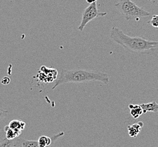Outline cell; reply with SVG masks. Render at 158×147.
<instances>
[{
  "label": "cell",
  "mask_w": 158,
  "mask_h": 147,
  "mask_svg": "<svg viewBox=\"0 0 158 147\" xmlns=\"http://www.w3.org/2000/svg\"><path fill=\"white\" fill-rule=\"evenodd\" d=\"M110 38L126 51L138 55H151L158 51V41L148 40L140 37H131L116 27L111 28Z\"/></svg>",
  "instance_id": "1"
},
{
  "label": "cell",
  "mask_w": 158,
  "mask_h": 147,
  "mask_svg": "<svg viewBox=\"0 0 158 147\" xmlns=\"http://www.w3.org/2000/svg\"><path fill=\"white\" fill-rule=\"evenodd\" d=\"M93 81H98L108 85L110 83V76L104 72L92 71L84 69L62 70L57 79L52 89L65 83H81Z\"/></svg>",
  "instance_id": "2"
},
{
  "label": "cell",
  "mask_w": 158,
  "mask_h": 147,
  "mask_svg": "<svg viewBox=\"0 0 158 147\" xmlns=\"http://www.w3.org/2000/svg\"><path fill=\"white\" fill-rule=\"evenodd\" d=\"M114 7L127 21L135 19L138 21L141 18L148 17L151 15L150 13L138 6L131 0H120L114 4Z\"/></svg>",
  "instance_id": "3"
},
{
  "label": "cell",
  "mask_w": 158,
  "mask_h": 147,
  "mask_svg": "<svg viewBox=\"0 0 158 147\" xmlns=\"http://www.w3.org/2000/svg\"><path fill=\"white\" fill-rule=\"evenodd\" d=\"M107 14L106 12H100L98 8L97 4L94 2L93 4H89L83 11L82 14V21L79 24L78 30L80 31H83L86 25L89 22L93 21L95 18L98 17H103Z\"/></svg>",
  "instance_id": "4"
},
{
  "label": "cell",
  "mask_w": 158,
  "mask_h": 147,
  "mask_svg": "<svg viewBox=\"0 0 158 147\" xmlns=\"http://www.w3.org/2000/svg\"><path fill=\"white\" fill-rule=\"evenodd\" d=\"M64 133L61 132L57 134L53 135V137H48L45 135H41L38 138V145L39 147H48L51 145L53 142L58 139L60 137L64 135Z\"/></svg>",
  "instance_id": "5"
},
{
  "label": "cell",
  "mask_w": 158,
  "mask_h": 147,
  "mask_svg": "<svg viewBox=\"0 0 158 147\" xmlns=\"http://www.w3.org/2000/svg\"><path fill=\"white\" fill-rule=\"evenodd\" d=\"M14 147H39V146L38 141L16 138L15 139Z\"/></svg>",
  "instance_id": "6"
},
{
  "label": "cell",
  "mask_w": 158,
  "mask_h": 147,
  "mask_svg": "<svg viewBox=\"0 0 158 147\" xmlns=\"http://www.w3.org/2000/svg\"><path fill=\"white\" fill-rule=\"evenodd\" d=\"M143 126V123L142 122H139L138 123L128 126L127 130L129 136L131 137H135L140 133Z\"/></svg>",
  "instance_id": "7"
},
{
  "label": "cell",
  "mask_w": 158,
  "mask_h": 147,
  "mask_svg": "<svg viewBox=\"0 0 158 147\" xmlns=\"http://www.w3.org/2000/svg\"><path fill=\"white\" fill-rule=\"evenodd\" d=\"M5 132V137L7 140H13L19 137L22 133V131L14 130L9 128L8 125L5 126L4 129Z\"/></svg>",
  "instance_id": "8"
},
{
  "label": "cell",
  "mask_w": 158,
  "mask_h": 147,
  "mask_svg": "<svg viewBox=\"0 0 158 147\" xmlns=\"http://www.w3.org/2000/svg\"><path fill=\"white\" fill-rule=\"evenodd\" d=\"M140 106L143 110V113L144 114L148 112L157 113L158 112V104L155 101L147 104H142Z\"/></svg>",
  "instance_id": "9"
},
{
  "label": "cell",
  "mask_w": 158,
  "mask_h": 147,
  "mask_svg": "<svg viewBox=\"0 0 158 147\" xmlns=\"http://www.w3.org/2000/svg\"><path fill=\"white\" fill-rule=\"evenodd\" d=\"M8 126L9 128L14 130L22 131L24 130L26 127V123L23 121L19 120H12L8 125Z\"/></svg>",
  "instance_id": "10"
},
{
  "label": "cell",
  "mask_w": 158,
  "mask_h": 147,
  "mask_svg": "<svg viewBox=\"0 0 158 147\" xmlns=\"http://www.w3.org/2000/svg\"><path fill=\"white\" fill-rule=\"evenodd\" d=\"M130 110L131 116L134 119H137L138 118H139L143 114V110L142 109L140 105H134L133 108Z\"/></svg>",
  "instance_id": "11"
},
{
  "label": "cell",
  "mask_w": 158,
  "mask_h": 147,
  "mask_svg": "<svg viewBox=\"0 0 158 147\" xmlns=\"http://www.w3.org/2000/svg\"><path fill=\"white\" fill-rule=\"evenodd\" d=\"M15 139L13 140H7L6 137L0 140V147H14Z\"/></svg>",
  "instance_id": "12"
},
{
  "label": "cell",
  "mask_w": 158,
  "mask_h": 147,
  "mask_svg": "<svg viewBox=\"0 0 158 147\" xmlns=\"http://www.w3.org/2000/svg\"><path fill=\"white\" fill-rule=\"evenodd\" d=\"M154 27H158V15H154L151 20L148 22Z\"/></svg>",
  "instance_id": "13"
},
{
  "label": "cell",
  "mask_w": 158,
  "mask_h": 147,
  "mask_svg": "<svg viewBox=\"0 0 158 147\" xmlns=\"http://www.w3.org/2000/svg\"><path fill=\"white\" fill-rule=\"evenodd\" d=\"M7 114H8V112L7 110L0 109V120L4 119V118H5L6 116H7Z\"/></svg>",
  "instance_id": "14"
},
{
  "label": "cell",
  "mask_w": 158,
  "mask_h": 147,
  "mask_svg": "<svg viewBox=\"0 0 158 147\" xmlns=\"http://www.w3.org/2000/svg\"><path fill=\"white\" fill-rule=\"evenodd\" d=\"M10 78L8 76H5L1 80V83L3 85H7L10 83Z\"/></svg>",
  "instance_id": "15"
},
{
  "label": "cell",
  "mask_w": 158,
  "mask_h": 147,
  "mask_svg": "<svg viewBox=\"0 0 158 147\" xmlns=\"http://www.w3.org/2000/svg\"><path fill=\"white\" fill-rule=\"evenodd\" d=\"M86 2L89 4H93L94 2H96L97 0H86Z\"/></svg>",
  "instance_id": "16"
},
{
  "label": "cell",
  "mask_w": 158,
  "mask_h": 147,
  "mask_svg": "<svg viewBox=\"0 0 158 147\" xmlns=\"http://www.w3.org/2000/svg\"></svg>",
  "instance_id": "17"
}]
</instances>
